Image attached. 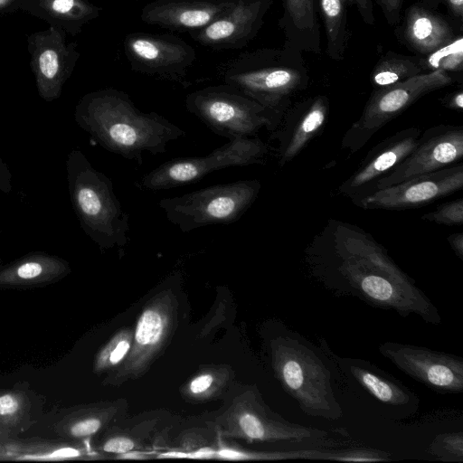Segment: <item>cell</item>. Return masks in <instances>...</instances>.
<instances>
[{
    "mask_svg": "<svg viewBox=\"0 0 463 463\" xmlns=\"http://www.w3.org/2000/svg\"><path fill=\"white\" fill-rule=\"evenodd\" d=\"M310 275L334 294L356 298L405 317L416 315L439 325L441 316L430 298L361 227L330 219L304 251Z\"/></svg>",
    "mask_w": 463,
    "mask_h": 463,
    "instance_id": "obj_1",
    "label": "cell"
},
{
    "mask_svg": "<svg viewBox=\"0 0 463 463\" xmlns=\"http://www.w3.org/2000/svg\"><path fill=\"white\" fill-rule=\"evenodd\" d=\"M74 119L104 149L138 165L144 152L163 154L169 142L185 135L160 114L140 111L127 93L113 88L83 95Z\"/></svg>",
    "mask_w": 463,
    "mask_h": 463,
    "instance_id": "obj_2",
    "label": "cell"
},
{
    "mask_svg": "<svg viewBox=\"0 0 463 463\" xmlns=\"http://www.w3.org/2000/svg\"><path fill=\"white\" fill-rule=\"evenodd\" d=\"M263 339L274 376L302 412L340 420L343 409L335 393V373L323 347L279 321L266 326Z\"/></svg>",
    "mask_w": 463,
    "mask_h": 463,
    "instance_id": "obj_3",
    "label": "cell"
},
{
    "mask_svg": "<svg viewBox=\"0 0 463 463\" xmlns=\"http://www.w3.org/2000/svg\"><path fill=\"white\" fill-rule=\"evenodd\" d=\"M218 73L227 84L260 104L276 130L291 107V99L307 84L308 75L300 52L259 49L245 52L220 64Z\"/></svg>",
    "mask_w": 463,
    "mask_h": 463,
    "instance_id": "obj_4",
    "label": "cell"
},
{
    "mask_svg": "<svg viewBox=\"0 0 463 463\" xmlns=\"http://www.w3.org/2000/svg\"><path fill=\"white\" fill-rule=\"evenodd\" d=\"M65 165L71 206L82 231L100 250L125 246L129 240V215L111 180L79 149L68 154Z\"/></svg>",
    "mask_w": 463,
    "mask_h": 463,
    "instance_id": "obj_5",
    "label": "cell"
},
{
    "mask_svg": "<svg viewBox=\"0 0 463 463\" xmlns=\"http://www.w3.org/2000/svg\"><path fill=\"white\" fill-rule=\"evenodd\" d=\"M221 436L250 443H275L289 449H327L335 442L327 431L291 422L273 411L255 386L233 394L208 422Z\"/></svg>",
    "mask_w": 463,
    "mask_h": 463,
    "instance_id": "obj_6",
    "label": "cell"
},
{
    "mask_svg": "<svg viewBox=\"0 0 463 463\" xmlns=\"http://www.w3.org/2000/svg\"><path fill=\"white\" fill-rule=\"evenodd\" d=\"M257 179L211 185L181 196L163 198L159 207L181 232L213 224L237 222L256 201L260 191Z\"/></svg>",
    "mask_w": 463,
    "mask_h": 463,
    "instance_id": "obj_7",
    "label": "cell"
},
{
    "mask_svg": "<svg viewBox=\"0 0 463 463\" xmlns=\"http://www.w3.org/2000/svg\"><path fill=\"white\" fill-rule=\"evenodd\" d=\"M178 312L173 289H162L151 298L137 320L129 354L118 369L107 374L103 384L121 385L146 374L169 345L177 327Z\"/></svg>",
    "mask_w": 463,
    "mask_h": 463,
    "instance_id": "obj_8",
    "label": "cell"
},
{
    "mask_svg": "<svg viewBox=\"0 0 463 463\" xmlns=\"http://www.w3.org/2000/svg\"><path fill=\"white\" fill-rule=\"evenodd\" d=\"M452 78L441 70L423 72L405 80L376 89L360 118L342 140V148L352 155L360 150L389 121L404 112L422 96L451 84Z\"/></svg>",
    "mask_w": 463,
    "mask_h": 463,
    "instance_id": "obj_9",
    "label": "cell"
},
{
    "mask_svg": "<svg viewBox=\"0 0 463 463\" xmlns=\"http://www.w3.org/2000/svg\"><path fill=\"white\" fill-rule=\"evenodd\" d=\"M185 108L213 132L229 140L250 137L262 127L269 129L266 109L224 83L189 93Z\"/></svg>",
    "mask_w": 463,
    "mask_h": 463,
    "instance_id": "obj_10",
    "label": "cell"
},
{
    "mask_svg": "<svg viewBox=\"0 0 463 463\" xmlns=\"http://www.w3.org/2000/svg\"><path fill=\"white\" fill-rule=\"evenodd\" d=\"M268 153V145L258 137L229 140L207 156L177 157L161 164L145 175L139 185L153 192L186 185L227 167L264 164Z\"/></svg>",
    "mask_w": 463,
    "mask_h": 463,
    "instance_id": "obj_11",
    "label": "cell"
},
{
    "mask_svg": "<svg viewBox=\"0 0 463 463\" xmlns=\"http://www.w3.org/2000/svg\"><path fill=\"white\" fill-rule=\"evenodd\" d=\"M320 345L327 354L335 375H340L354 391L369 400V404L391 419L402 420L417 411L419 397L398 379L364 359L343 357L332 352L326 341Z\"/></svg>",
    "mask_w": 463,
    "mask_h": 463,
    "instance_id": "obj_12",
    "label": "cell"
},
{
    "mask_svg": "<svg viewBox=\"0 0 463 463\" xmlns=\"http://www.w3.org/2000/svg\"><path fill=\"white\" fill-rule=\"evenodd\" d=\"M123 46L132 71L183 85L196 59L195 50L172 34L132 33Z\"/></svg>",
    "mask_w": 463,
    "mask_h": 463,
    "instance_id": "obj_13",
    "label": "cell"
},
{
    "mask_svg": "<svg viewBox=\"0 0 463 463\" xmlns=\"http://www.w3.org/2000/svg\"><path fill=\"white\" fill-rule=\"evenodd\" d=\"M378 350L399 370L435 392H463V358L458 355L396 342L382 343Z\"/></svg>",
    "mask_w": 463,
    "mask_h": 463,
    "instance_id": "obj_14",
    "label": "cell"
},
{
    "mask_svg": "<svg viewBox=\"0 0 463 463\" xmlns=\"http://www.w3.org/2000/svg\"><path fill=\"white\" fill-rule=\"evenodd\" d=\"M27 50L39 96L47 102L59 99L80 58L77 43L49 26L27 36Z\"/></svg>",
    "mask_w": 463,
    "mask_h": 463,
    "instance_id": "obj_15",
    "label": "cell"
},
{
    "mask_svg": "<svg viewBox=\"0 0 463 463\" xmlns=\"http://www.w3.org/2000/svg\"><path fill=\"white\" fill-rule=\"evenodd\" d=\"M462 156V126L431 127L420 134L416 146L408 156L375 183L373 192L413 176L448 167Z\"/></svg>",
    "mask_w": 463,
    "mask_h": 463,
    "instance_id": "obj_16",
    "label": "cell"
},
{
    "mask_svg": "<svg viewBox=\"0 0 463 463\" xmlns=\"http://www.w3.org/2000/svg\"><path fill=\"white\" fill-rule=\"evenodd\" d=\"M463 186V165L445 167L375 190L355 203L364 209L403 210L421 207Z\"/></svg>",
    "mask_w": 463,
    "mask_h": 463,
    "instance_id": "obj_17",
    "label": "cell"
},
{
    "mask_svg": "<svg viewBox=\"0 0 463 463\" xmlns=\"http://www.w3.org/2000/svg\"><path fill=\"white\" fill-rule=\"evenodd\" d=\"M272 2L235 0L227 13L190 34L200 44L215 51L241 49L257 35Z\"/></svg>",
    "mask_w": 463,
    "mask_h": 463,
    "instance_id": "obj_18",
    "label": "cell"
},
{
    "mask_svg": "<svg viewBox=\"0 0 463 463\" xmlns=\"http://www.w3.org/2000/svg\"><path fill=\"white\" fill-rule=\"evenodd\" d=\"M421 131L402 129L373 147L357 169L339 186V193L355 203L373 192L375 183L391 172L414 148Z\"/></svg>",
    "mask_w": 463,
    "mask_h": 463,
    "instance_id": "obj_19",
    "label": "cell"
},
{
    "mask_svg": "<svg viewBox=\"0 0 463 463\" xmlns=\"http://www.w3.org/2000/svg\"><path fill=\"white\" fill-rule=\"evenodd\" d=\"M328 112L329 102L323 95L308 98L286 111L279 127L270 135L279 143V166L292 161L321 132Z\"/></svg>",
    "mask_w": 463,
    "mask_h": 463,
    "instance_id": "obj_20",
    "label": "cell"
},
{
    "mask_svg": "<svg viewBox=\"0 0 463 463\" xmlns=\"http://www.w3.org/2000/svg\"><path fill=\"white\" fill-rule=\"evenodd\" d=\"M235 0H154L141 11V20L172 31L202 29L227 13Z\"/></svg>",
    "mask_w": 463,
    "mask_h": 463,
    "instance_id": "obj_21",
    "label": "cell"
},
{
    "mask_svg": "<svg viewBox=\"0 0 463 463\" xmlns=\"http://www.w3.org/2000/svg\"><path fill=\"white\" fill-rule=\"evenodd\" d=\"M18 7L71 36L80 34L84 25L102 12L89 0H18Z\"/></svg>",
    "mask_w": 463,
    "mask_h": 463,
    "instance_id": "obj_22",
    "label": "cell"
},
{
    "mask_svg": "<svg viewBox=\"0 0 463 463\" xmlns=\"http://www.w3.org/2000/svg\"><path fill=\"white\" fill-rule=\"evenodd\" d=\"M404 44L413 52L428 55L449 43L454 33L449 24L422 5L407 10L402 27Z\"/></svg>",
    "mask_w": 463,
    "mask_h": 463,
    "instance_id": "obj_23",
    "label": "cell"
},
{
    "mask_svg": "<svg viewBox=\"0 0 463 463\" xmlns=\"http://www.w3.org/2000/svg\"><path fill=\"white\" fill-rule=\"evenodd\" d=\"M70 272V265L65 260L43 251H33L0 269V285H43L57 281Z\"/></svg>",
    "mask_w": 463,
    "mask_h": 463,
    "instance_id": "obj_24",
    "label": "cell"
},
{
    "mask_svg": "<svg viewBox=\"0 0 463 463\" xmlns=\"http://www.w3.org/2000/svg\"><path fill=\"white\" fill-rule=\"evenodd\" d=\"M128 408L125 399L84 406L68 414L58 425V432L73 439H84L104 432L123 420Z\"/></svg>",
    "mask_w": 463,
    "mask_h": 463,
    "instance_id": "obj_25",
    "label": "cell"
},
{
    "mask_svg": "<svg viewBox=\"0 0 463 463\" xmlns=\"http://www.w3.org/2000/svg\"><path fill=\"white\" fill-rule=\"evenodd\" d=\"M315 0H283V14L279 24L285 46L298 52H320V33Z\"/></svg>",
    "mask_w": 463,
    "mask_h": 463,
    "instance_id": "obj_26",
    "label": "cell"
},
{
    "mask_svg": "<svg viewBox=\"0 0 463 463\" xmlns=\"http://www.w3.org/2000/svg\"><path fill=\"white\" fill-rule=\"evenodd\" d=\"M234 377V371L228 364L205 365L180 387V394L192 403L216 400L229 392Z\"/></svg>",
    "mask_w": 463,
    "mask_h": 463,
    "instance_id": "obj_27",
    "label": "cell"
},
{
    "mask_svg": "<svg viewBox=\"0 0 463 463\" xmlns=\"http://www.w3.org/2000/svg\"><path fill=\"white\" fill-rule=\"evenodd\" d=\"M348 1L320 0V8L326 34V53L335 61L343 59L348 39Z\"/></svg>",
    "mask_w": 463,
    "mask_h": 463,
    "instance_id": "obj_28",
    "label": "cell"
},
{
    "mask_svg": "<svg viewBox=\"0 0 463 463\" xmlns=\"http://www.w3.org/2000/svg\"><path fill=\"white\" fill-rule=\"evenodd\" d=\"M422 59L387 52L374 66L372 84L376 88L392 85L425 72Z\"/></svg>",
    "mask_w": 463,
    "mask_h": 463,
    "instance_id": "obj_29",
    "label": "cell"
},
{
    "mask_svg": "<svg viewBox=\"0 0 463 463\" xmlns=\"http://www.w3.org/2000/svg\"><path fill=\"white\" fill-rule=\"evenodd\" d=\"M156 423V420H147L134 428L121 429L115 425L104 431L99 449L101 453L116 456L135 449H145L149 435Z\"/></svg>",
    "mask_w": 463,
    "mask_h": 463,
    "instance_id": "obj_30",
    "label": "cell"
},
{
    "mask_svg": "<svg viewBox=\"0 0 463 463\" xmlns=\"http://www.w3.org/2000/svg\"><path fill=\"white\" fill-rule=\"evenodd\" d=\"M333 451L326 449H289L261 451L249 450L234 446L217 445L214 459L222 460H281L291 458L328 459Z\"/></svg>",
    "mask_w": 463,
    "mask_h": 463,
    "instance_id": "obj_31",
    "label": "cell"
},
{
    "mask_svg": "<svg viewBox=\"0 0 463 463\" xmlns=\"http://www.w3.org/2000/svg\"><path fill=\"white\" fill-rule=\"evenodd\" d=\"M134 328L123 327L97 353L93 371L96 373H110L126 360L133 343Z\"/></svg>",
    "mask_w": 463,
    "mask_h": 463,
    "instance_id": "obj_32",
    "label": "cell"
},
{
    "mask_svg": "<svg viewBox=\"0 0 463 463\" xmlns=\"http://www.w3.org/2000/svg\"><path fill=\"white\" fill-rule=\"evenodd\" d=\"M423 66L428 71L441 70L449 71H461L463 68V40L462 37L454 38L449 43L428 54L422 59Z\"/></svg>",
    "mask_w": 463,
    "mask_h": 463,
    "instance_id": "obj_33",
    "label": "cell"
},
{
    "mask_svg": "<svg viewBox=\"0 0 463 463\" xmlns=\"http://www.w3.org/2000/svg\"><path fill=\"white\" fill-rule=\"evenodd\" d=\"M428 452L441 461L462 463V431L437 435L429 445Z\"/></svg>",
    "mask_w": 463,
    "mask_h": 463,
    "instance_id": "obj_34",
    "label": "cell"
},
{
    "mask_svg": "<svg viewBox=\"0 0 463 463\" xmlns=\"http://www.w3.org/2000/svg\"><path fill=\"white\" fill-rule=\"evenodd\" d=\"M421 219L449 226L460 225L463 222V199L442 203L435 211L423 214Z\"/></svg>",
    "mask_w": 463,
    "mask_h": 463,
    "instance_id": "obj_35",
    "label": "cell"
},
{
    "mask_svg": "<svg viewBox=\"0 0 463 463\" xmlns=\"http://www.w3.org/2000/svg\"><path fill=\"white\" fill-rule=\"evenodd\" d=\"M24 398L18 392H6L0 395V420L13 422L23 411Z\"/></svg>",
    "mask_w": 463,
    "mask_h": 463,
    "instance_id": "obj_36",
    "label": "cell"
},
{
    "mask_svg": "<svg viewBox=\"0 0 463 463\" xmlns=\"http://www.w3.org/2000/svg\"><path fill=\"white\" fill-rule=\"evenodd\" d=\"M331 460L345 462H377L389 460L384 453L364 449L335 451Z\"/></svg>",
    "mask_w": 463,
    "mask_h": 463,
    "instance_id": "obj_37",
    "label": "cell"
},
{
    "mask_svg": "<svg viewBox=\"0 0 463 463\" xmlns=\"http://www.w3.org/2000/svg\"><path fill=\"white\" fill-rule=\"evenodd\" d=\"M389 24L399 22L402 0H377Z\"/></svg>",
    "mask_w": 463,
    "mask_h": 463,
    "instance_id": "obj_38",
    "label": "cell"
},
{
    "mask_svg": "<svg viewBox=\"0 0 463 463\" xmlns=\"http://www.w3.org/2000/svg\"><path fill=\"white\" fill-rule=\"evenodd\" d=\"M355 5L362 19L367 24H374L373 9L372 0H352Z\"/></svg>",
    "mask_w": 463,
    "mask_h": 463,
    "instance_id": "obj_39",
    "label": "cell"
},
{
    "mask_svg": "<svg viewBox=\"0 0 463 463\" xmlns=\"http://www.w3.org/2000/svg\"><path fill=\"white\" fill-rule=\"evenodd\" d=\"M442 104L452 110L461 111L463 109L462 90L454 91L453 93L445 97V99L442 100Z\"/></svg>",
    "mask_w": 463,
    "mask_h": 463,
    "instance_id": "obj_40",
    "label": "cell"
},
{
    "mask_svg": "<svg viewBox=\"0 0 463 463\" xmlns=\"http://www.w3.org/2000/svg\"><path fill=\"white\" fill-rule=\"evenodd\" d=\"M152 458H156V454L146 451L145 449L130 450L114 457V458L118 459H149Z\"/></svg>",
    "mask_w": 463,
    "mask_h": 463,
    "instance_id": "obj_41",
    "label": "cell"
},
{
    "mask_svg": "<svg viewBox=\"0 0 463 463\" xmlns=\"http://www.w3.org/2000/svg\"><path fill=\"white\" fill-rule=\"evenodd\" d=\"M448 241L455 253L463 260V233H452L448 237Z\"/></svg>",
    "mask_w": 463,
    "mask_h": 463,
    "instance_id": "obj_42",
    "label": "cell"
},
{
    "mask_svg": "<svg viewBox=\"0 0 463 463\" xmlns=\"http://www.w3.org/2000/svg\"><path fill=\"white\" fill-rule=\"evenodd\" d=\"M456 18H462L463 0H440Z\"/></svg>",
    "mask_w": 463,
    "mask_h": 463,
    "instance_id": "obj_43",
    "label": "cell"
},
{
    "mask_svg": "<svg viewBox=\"0 0 463 463\" xmlns=\"http://www.w3.org/2000/svg\"><path fill=\"white\" fill-rule=\"evenodd\" d=\"M19 11L18 0H0V15Z\"/></svg>",
    "mask_w": 463,
    "mask_h": 463,
    "instance_id": "obj_44",
    "label": "cell"
},
{
    "mask_svg": "<svg viewBox=\"0 0 463 463\" xmlns=\"http://www.w3.org/2000/svg\"><path fill=\"white\" fill-rule=\"evenodd\" d=\"M0 232H1V230H0Z\"/></svg>",
    "mask_w": 463,
    "mask_h": 463,
    "instance_id": "obj_45",
    "label": "cell"
}]
</instances>
